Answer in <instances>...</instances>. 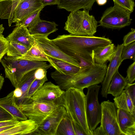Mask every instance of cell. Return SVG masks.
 Segmentation results:
<instances>
[{
	"label": "cell",
	"mask_w": 135,
	"mask_h": 135,
	"mask_svg": "<svg viewBox=\"0 0 135 135\" xmlns=\"http://www.w3.org/2000/svg\"><path fill=\"white\" fill-rule=\"evenodd\" d=\"M44 7L40 0H21L15 10L12 23L18 22Z\"/></svg>",
	"instance_id": "5bb4252c"
},
{
	"label": "cell",
	"mask_w": 135,
	"mask_h": 135,
	"mask_svg": "<svg viewBox=\"0 0 135 135\" xmlns=\"http://www.w3.org/2000/svg\"><path fill=\"white\" fill-rule=\"evenodd\" d=\"M17 58L31 61H49L47 56L36 44L32 46L24 55Z\"/></svg>",
	"instance_id": "4316f807"
},
{
	"label": "cell",
	"mask_w": 135,
	"mask_h": 135,
	"mask_svg": "<svg viewBox=\"0 0 135 135\" xmlns=\"http://www.w3.org/2000/svg\"><path fill=\"white\" fill-rule=\"evenodd\" d=\"M101 118L100 125L108 135H124L120 129L117 118L116 107L109 100L100 104Z\"/></svg>",
	"instance_id": "9c48e42d"
},
{
	"label": "cell",
	"mask_w": 135,
	"mask_h": 135,
	"mask_svg": "<svg viewBox=\"0 0 135 135\" xmlns=\"http://www.w3.org/2000/svg\"><path fill=\"white\" fill-rule=\"evenodd\" d=\"M13 119H15L12 115L0 106V122Z\"/></svg>",
	"instance_id": "74e56055"
},
{
	"label": "cell",
	"mask_w": 135,
	"mask_h": 135,
	"mask_svg": "<svg viewBox=\"0 0 135 135\" xmlns=\"http://www.w3.org/2000/svg\"><path fill=\"white\" fill-rule=\"evenodd\" d=\"M32 36L34 38L35 44L47 56L80 67L78 60L63 52L48 36L41 35Z\"/></svg>",
	"instance_id": "30bf717a"
},
{
	"label": "cell",
	"mask_w": 135,
	"mask_h": 135,
	"mask_svg": "<svg viewBox=\"0 0 135 135\" xmlns=\"http://www.w3.org/2000/svg\"><path fill=\"white\" fill-rule=\"evenodd\" d=\"M123 46V44L117 45L115 52L107 67L106 74L102 82L101 92V94L103 97L107 98V90L112 78L115 73L118 70L122 62L121 59L120 55Z\"/></svg>",
	"instance_id": "4fadbf2b"
},
{
	"label": "cell",
	"mask_w": 135,
	"mask_h": 135,
	"mask_svg": "<svg viewBox=\"0 0 135 135\" xmlns=\"http://www.w3.org/2000/svg\"><path fill=\"white\" fill-rule=\"evenodd\" d=\"M58 25L54 22H50L40 19L31 27L28 29L32 35H41L48 36L56 31Z\"/></svg>",
	"instance_id": "44dd1931"
},
{
	"label": "cell",
	"mask_w": 135,
	"mask_h": 135,
	"mask_svg": "<svg viewBox=\"0 0 135 135\" xmlns=\"http://www.w3.org/2000/svg\"><path fill=\"white\" fill-rule=\"evenodd\" d=\"M21 0H5L0 1V18L8 19L9 26L12 20L15 10Z\"/></svg>",
	"instance_id": "cb8c5ba5"
},
{
	"label": "cell",
	"mask_w": 135,
	"mask_h": 135,
	"mask_svg": "<svg viewBox=\"0 0 135 135\" xmlns=\"http://www.w3.org/2000/svg\"><path fill=\"white\" fill-rule=\"evenodd\" d=\"M133 1H134V0H133Z\"/></svg>",
	"instance_id": "f907efd6"
},
{
	"label": "cell",
	"mask_w": 135,
	"mask_h": 135,
	"mask_svg": "<svg viewBox=\"0 0 135 135\" xmlns=\"http://www.w3.org/2000/svg\"><path fill=\"white\" fill-rule=\"evenodd\" d=\"M16 124L0 127V133L9 129L14 127Z\"/></svg>",
	"instance_id": "f6af8a7d"
},
{
	"label": "cell",
	"mask_w": 135,
	"mask_h": 135,
	"mask_svg": "<svg viewBox=\"0 0 135 135\" xmlns=\"http://www.w3.org/2000/svg\"><path fill=\"white\" fill-rule=\"evenodd\" d=\"M3 33L0 34V62L5 55L7 54L8 41Z\"/></svg>",
	"instance_id": "836d02e7"
},
{
	"label": "cell",
	"mask_w": 135,
	"mask_h": 135,
	"mask_svg": "<svg viewBox=\"0 0 135 135\" xmlns=\"http://www.w3.org/2000/svg\"><path fill=\"white\" fill-rule=\"evenodd\" d=\"M124 89L127 92L133 104L135 106V83L131 84L128 83Z\"/></svg>",
	"instance_id": "8d00e7d4"
},
{
	"label": "cell",
	"mask_w": 135,
	"mask_h": 135,
	"mask_svg": "<svg viewBox=\"0 0 135 135\" xmlns=\"http://www.w3.org/2000/svg\"><path fill=\"white\" fill-rule=\"evenodd\" d=\"M47 80L46 76L42 79H35L31 83L29 89L26 100L20 104L31 102L32 100L31 98L32 96Z\"/></svg>",
	"instance_id": "4dcf8cb0"
},
{
	"label": "cell",
	"mask_w": 135,
	"mask_h": 135,
	"mask_svg": "<svg viewBox=\"0 0 135 135\" xmlns=\"http://www.w3.org/2000/svg\"><path fill=\"white\" fill-rule=\"evenodd\" d=\"M85 100L86 95L83 89L71 88L65 91L56 102L65 108L68 115L80 125L86 135H93L87 122Z\"/></svg>",
	"instance_id": "3957f363"
},
{
	"label": "cell",
	"mask_w": 135,
	"mask_h": 135,
	"mask_svg": "<svg viewBox=\"0 0 135 135\" xmlns=\"http://www.w3.org/2000/svg\"><path fill=\"white\" fill-rule=\"evenodd\" d=\"M113 100L116 108L124 110L135 116V106L126 90H123L120 95L115 97Z\"/></svg>",
	"instance_id": "d4e9b609"
},
{
	"label": "cell",
	"mask_w": 135,
	"mask_h": 135,
	"mask_svg": "<svg viewBox=\"0 0 135 135\" xmlns=\"http://www.w3.org/2000/svg\"><path fill=\"white\" fill-rule=\"evenodd\" d=\"M89 11L83 9L72 12L68 16L64 28L70 34L91 36L96 33L98 22L90 15Z\"/></svg>",
	"instance_id": "5b68a950"
},
{
	"label": "cell",
	"mask_w": 135,
	"mask_h": 135,
	"mask_svg": "<svg viewBox=\"0 0 135 135\" xmlns=\"http://www.w3.org/2000/svg\"><path fill=\"white\" fill-rule=\"evenodd\" d=\"M4 81V77L0 74V91L2 88Z\"/></svg>",
	"instance_id": "7dc6e473"
},
{
	"label": "cell",
	"mask_w": 135,
	"mask_h": 135,
	"mask_svg": "<svg viewBox=\"0 0 135 135\" xmlns=\"http://www.w3.org/2000/svg\"><path fill=\"white\" fill-rule=\"evenodd\" d=\"M43 6L57 4V0H40Z\"/></svg>",
	"instance_id": "7bdbcfd3"
},
{
	"label": "cell",
	"mask_w": 135,
	"mask_h": 135,
	"mask_svg": "<svg viewBox=\"0 0 135 135\" xmlns=\"http://www.w3.org/2000/svg\"><path fill=\"white\" fill-rule=\"evenodd\" d=\"M122 61L126 59L135 60V41L126 46H123L121 55Z\"/></svg>",
	"instance_id": "1f68e13d"
},
{
	"label": "cell",
	"mask_w": 135,
	"mask_h": 135,
	"mask_svg": "<svg viewBox=\"0 0 135 135\" xmlns=\"http://www.w3.org/2000/svg\"><path fill=\"white\" fill-rule=\"evenodd\" d=\"M131 13L114 3L113 6L105 10L98 23L104 27L120 29L130 25L132 20L130 17Z\"/></svg>",
	"instance_id": "8992f818"
},
{
	"label": "cell",
	"mask_w": 135,
	"mask_h": 135,
	"mask_svg": "<svg viewBox=\"0 0 135 135\" xmlns=\"http://www.w3.org/2000/svg\"><path fill=\"white\" fill-rule=\"evenodd\" d=\"M66 114L65 108L59 105L38 126L32 135H56L58 126Z\"/></svg>",
	"instance_id": "8fae6325"
},
{
	"label": "cell",
	"mask_w": 135,
	"mask_h": 135,
	"mask_svg": "<svg viewBox=\"0 0 135 135\" xmlns=\"http://www.w3.org/2000/svg\"><path fill=\"white\" fill-rule=\"evenodd\" d=\"M127 78L128 83L131 84L135 80V61L129 65L127 71Z\"/></svg>",
	"instance_id": "e575fe53"
},
{
	"label": "cell",
	"mask_w": 135,
	"mask_h": 135,
	"mask_svg": "<svg viewBox=\"0 0 135 135\" xmlns=\"http://www.w3.org/2000/svg\"><path fill=\"white\" fill-rule=\"evenodd\" d=\"M0 106L18 121L27 119L17 104L13 91L5 97L0 98Z\"/></svg>",
	"instance_id": "e0dca14e"
},
{
	"label": "cell",
	"mask_w": 135,
	"mask_h": 135,
	"mask_svg": "<svg viewBox=\"0 0 135 135\" xmlns=\"http://www.w3.org/2000/svg\"><path fill=\"white\" fill-rule=\"evenodd\" d=\"M108 135L103 127L101 125L93 131V135Z\"/></svg>",
	"instance_id": "60d3db41"
},
{
	"label": "cell",
	"mask_w": 135,
	"mask_h": 135,
	"mask_svg": "<svg viewBox=\"0 0 135 135\" xmlns=\"http://www.w3.org/2000/svg\"><path fill=\"white\" fill-rule=\"evenodd\" d=\"M100 86L96 84L87 88L86 95L85 111L87 122L91 132L100 123L101 118V108L98 100V94Z\"/></svg>",
	"instance_id": "52a82bcc"
},
{
	"label": "cell",
	"mask_w": 135,
	"mask_h": 135,
	"mask_svg": "<svg viewBox=\"0 0 135 135\" xmlns=\"http://www.w3.org/2000/svg\"><path fill=\"white\" fill-rule=\"evenodd\" d=\"M107 0H96V1L99 5H103L105 4Z\"/></svg>",
	"instance_id": "bcb514c9"
},
{
	"label": "cell",
	"mask_w": 135,
	"mask_h": 135,
	"mask_svg": "<svg viewBox=\"0 0 135 135\" xmlns=\"http://www.w3.org/2000/svg\"><path fill=\"white\" fill-rule=\"evenodd\" d=\"M4 0H0V1H4Z\"/></svg>",
	"instance_id": "681fc988"
},
{
	"label": "cell",
	"mask_w": 135,
	"mask_h": 135,
	"mask_svg": "<svg viewBox=\"0 0 135 135\" xmlns=\"http://www.w3.org/2000/svg\"><path fill=\"white\" fill-rule=\"evenodd\" d=\"M58 85L51 82H45L33 95L32 101L42 102H55L64 92Z\"/></svg>",
	"instance_id": "7c38bea8"
},
{
	"label": "cell",
	"mask_w": 135,
	"mask_h": 135,
	"mask_svg": "<svg viewBox=\"0 0 135 135\" xmlns=\"http://www.w3.org/2000/svg\"><path fill=\"white\" fill-rule=\"evenodd\" d=\"M117 114L120 129L124 135H135V116L120 109Z\"/></svg>",
	"instance_id": "2e32d148"
},
{
	"label": "cell",
	"mask_w": 135,
	"mask_h": 135,
	"mask_svg": "<svg viewBox=\"0 0 135 135\" xmlns=\"http://www.w3.org/2000/svg\"><path fill=\"white\" fill-rule=\"evenodd\" d=\"M71 121L75 135H86V134L80 125L72 119Z\"/></svg>",
	"instance_id": "f35d334b"
},
{
	"label": "cell",
	"mask_w": 135,
	"mask_h": 135,
	"mask_svg": "<svg viewBox=\"0 0 135 135\" xmlns=\"http://www.w3.org/2000/svg\"><path fill=\"white\" fill-rule=\"evenodd\" d=\"M43 8H41L36 10L22 20L16 22V26H23L26 27L28 29L30 28L40 19V14Z\"/></svg>",
	"instance_id": "f546056e"
},
{
	"label": "cell",
	"mask_w": 135,
	"mask_h": 135,
	"mask_svg": "<svg viewBox=\"0 0 135 135\" xmlns=\"http://www.w3.org/2000/svg\"><path fill=\"white\" fill-rule=\"evenodd\" d=\"M6 38L8 41L16 42L29 49L35 44L34 37L30 33L28 28L23 26H16Z\"/></svg>",
	"instance_id": "9a60e30c"
},
{
	"label": "cell",
	"mask_w": 135,
	"mask_h": 135,
	"mask_svg": "<svg viewBox=\"0 0 135 135\" xmlns=\"http://www.w3.org/2000/svg\"><path fill=\"white\" fill-rule=\"evenodd\" d=\"M116 47L111 43L107 45L98 47L93 51V59L94 64L102 65L110 61L114 55Z\"/></svg>",
	"instance_id": "d6986e66"
},
{
	"label": "cell",
	"mask_w": 135,
	"mask_h": 135,
	"mask_svg": "<svg viewBox=\"0 0 135 135\" xmlns=\"http://www.w3.org/2000/svg\"><path fill=\"white\" fill-rule=\"evenodd\" d=\"M128 83L127 78L122 76L117 71L114 74L109 86L107 93L115 97L120 95Z\"/></svg>",
	"instance_id": "7402d4cb"
},
{
	"label": "cell",
	"mask_w": 135,
	"mask_h": 135,
	"mask_svg": "<svg viewBox=\"0 0 135 135\" xmlns=\"http://www.w3.org/2000/svg\"><path fill=\"white\" fill-rule=\"evenodd\" d=\"M47 69L45 68H41L36 70L35 74L36 79H41L43 78L46 76Z\"/></svg>",
	"instance_id": "ab89813d"
},
{
	"label": "cell",
	"mask_w": 135,
	"mask_h": 135,
	"mask_svg": "<svg viewBox=\"0 0 135 135\" xmlns=\"http://www.w3.org/2000/svg\"><path fill=\"white\" fill-rule=\"evenodd\" d=\"M29 49L25 46L16 42L8 41L7 55L14 57H20L25 54Z\"/></svg>",
	"instance_id": "83f0119b"
},
{
	"label": "cell",
	"mask_w": 135,
	"mask_h": 135,
	"mask_svg": "<svg viewBox=\"0 0 135 135\" xmlns=\"http://www.w3.org/2000/svg\"><path fill=\"white\" fill-rule=\"evenodd\" d=\"M35 70H35L29 72L25 75L21 79L18 88L21 89L22 92V95L19 98H15L17 104L24 102L26 100L30 87L36 79L35 75Z\"/></svg>",
	"instance_id": "484cf974"
},
{
	"label": "cell",
	"mask_w": 135,
	"mask_h": 135,
	"mask_svg": "<svg viewBox=\"0 0 135 135\" xmlns=\"http://www.w3.org/2000/svg\"><path fill=\"white\" fill-rule=\"evenodd\" d=\"M38 127L34 121L27 119L18 121L14 127L0 133V135H32Z\"/></svg>",
	"instance_id": "ac0fdd59"
},
{
	"label": "cell",
	"mask_w": 135,
	"mask_h": 135,
	"mask_svg": "<svg viewBox=\"0 0 135 135\" xmlns=\"http://www.w3.org/2000/svg\"><path fill=\"white\" fill-rule=\"evenodd\" d=\"M96 0H57V7L69 12L83 9L91 10Z\"/></svg>",
	"instance_id": "ffe728a7"
},
{
	"label": "cell",
	"mask_w": 135,
	"mask_h": 135,
	"mask_svg": "<svg viewBox=\"0 0 135 135\" xmlns=\"http://www.w3.org/2000/svg\"><path fill=\"white\" fill-rule=\"evenodd\" d=\"M59 105L56 102H39L34 101L18 105L23 114L38 126Z\"/></svg>",
	"instance_id": "ba28073f"
},
{
	"label": "cell",
	"mask_w": 135,
	"mask_h": 135,
	"mask_svg": "<svg viewBox=\"0 0 135 135\" xmlns=\"http://www.w3.org/2000/svg\"><path fill=\"white\" fill-rule=\"evenodd\" d=\"M13 91V95L16 98H20L22 95V92L21 89L19 88H15Z\"/></svg>",
	"instance_id": "ee69618b"
},
{
	"label": "cell",
	"mask_w": 135,
	"mask_h": 135,
	"mask_svg": "<svg viewBox=\"0 0 135 135\" xmlns=\"http://www.w3.org/2000/svg\"><path fill=\"white\" fill-rule=\"evenodd\" d=\"M114 3L132 13L135 6L133 0H113Z\"/></svg>",
	"instance_id": "d6a6232c"
},
{
	"label": "cell",
	"mask_w": 135,
	"mask_h": 135,
	"mask_svg": "<svg viewBox=\"0 0 135 135\" xmlns=\"http://www.w3.org/2000/svg\"><path fill=\"white\" fill-rule=\"evenodd\" d=\"M49 62L51 66L60 73L65 75H71L77 73L80 67L62 60L48 56Z\"/></svg>",
	"instance_id": "603a6c76"
},
{
	"label": "cell",
	"mask_w": 135,
	"mask_h": 135,
	"mask_svg": "<svg viewBox=\"0 0 135 135\" xmlns=\"http://www.w3.org/2000/svg\"><path fill=\"white\" fill-rule=\"evenodd\" d=\"M56 135H75L71 119L67 113L60 122L57 129Z\"/></svg>",
	"instance_id": "f1b7e54d"
},
{
	"label": "cell",
	"mask_w": 135,
	"mask_h": 135,
	"mask_svg": "<svg viewBox=\"0 0 135 135\" xmlns=\"http://www.w3.org/2000/svg\"><path fill=\"white\" fill-rule=\"evenodd\" d=\"M131 31L125 35L123 38V46H127L132 43L135 41V30L131 29Z\"/></svg>",
	"instance_id": "d590c367"
},
{
	"label": "cell",
	"mask_w": 135,
	"mask_h": 135,
	"mask_svg": "<svg viewBox=\"0 0 135 135\" xmlns=\"http://www.w3.org/2000/svg\"><path fill=\"white\" fill-rule=\"evenodd\" d=\"M106 64L100 65L94 64L80 68L76 73L71 75L62 74L56 70L50 74L51 78L62 90L71 88L83 89L102 83L107 72Z\"/></svg>",
	"instance_id": "7a4b0ae2"
},
{
	"label": "cell",
	"mask_w": 135,
	"mask_h": 135,
	"mask_svg": "<svg viewBox=\"0 0 135 135\" xmlns=\"http://www.w3.org/2000/svg\"><path fill=\"white\" fill-rule=\"evenodd\" d=\"M18 121L15 119L11 120L0 122V127L16 124Z\"/></svg>",
	"instance_id": "b9f144b4"
},
{
	"label": "cell",
	"mask_w": 135,
	"mask_h": 135,
	"mask_svg": "<svg viewBox=\"0 0 135 135\" xmlns=\"http://www.w3.org/2000/svg\"><path fill=\"white\" fill-rule=\"evenodd\" d=\"M3 66L5 77L8 79L15 88H18L22 77L32 70L41 68L48 69L51 66L44 61L28 60L5 56L1 62Z\"/></svg>",
	"instance_id": "277c9868"
},
{
	"label": "cell",
	"mask_w": 135,
	"mask_h": 135,
	"mask_svg": "<svg viewBox=\"0 0 135 135\" xmlns=\"http://www.w3.org/2000/svg\"><path fill=\"white\" fill-rule=\"evenodd\" d=\"M4 28L2 24H0V34L3 33L4 30Z\"/></svg>",
	"instance_id": "c3c4849f"
},
{
	"label": "cell",
	"mask_w": 135,
	"mask_h": 135,
	"mask_svg": "<svg viewBox=\"0 0 135 135\" xmlns=\"http://www.w3.org/2000/svg\"><path fill=\"white\" fill-rule=\"evenodd\" d=\"M63 52L79 62L80 68L94 64L93 51L96 48L112 43L105 36H85L70 34L58 35L51 40Z\"/></svg>",
	"instance_id": "6da1fadb"
}]
</instances>
